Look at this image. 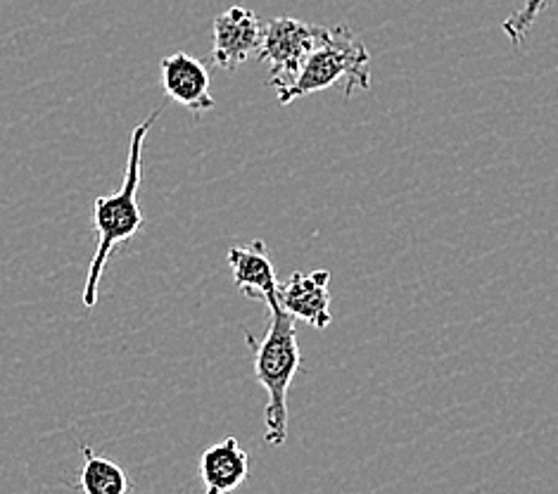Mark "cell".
<instances>
[{
    "instance_id": "cell-1",
    "label": "cell",
    "mask_w": 558,
    "mask_h": 494,
    "mask_svg": "<svg viewBox=\"0 0 558 494\" xmlns=\"http://www.w3.org/2000/svg\"><path fill=\"white\" fill-rule=\"evenodd\" d=\"M162 110L165 108H157L148 119H143V122L131 131L124 181L119 193L96 197V203H93V226H96L98 231V248H96V255L90 260L88 276L84 284L86 310H93V306L98 304V286H100L105 266H108L112 257V252L143 229V212L138 205L141 173H143V143L153 124L157 122V117L162 115Z\"/></svg>"
},
{
    "instance_id": "cell-2",
    "label": "cell",
    "mask_w": 558,
    "mask_h": 494,
    "mask_svg": "<svg viewBox=\"0 0 558 494\" xmlns=\"http://www.w3.org/2000/svg\"><path fill=\"white\" fill-rule=\"evenodd\" d=\"M271 322L267 336L262 340L245 333V340L255 354V376L267 390V407H264V439L269 445L281 447L288 439V390L300 371L302 354L298 342L295 318L283 312L278 300L269 302Z\"/></svg>"
},
{
    "instance_id": "cell-3",
    "label": "cell",
    "mask_w": 558,
    "mask_h": 494,
    "mask_svg": "<svg viewBox=\"0 0 558 494\" xmlns=\"http://www.w3.org/2000/svg\"><path fill=\"white\" fill-rule=\"evenodd\" d=\"M344 82V98H352L354 91H371V58L368 50L348 26H330L326 38L314 48L304 62L295 84L276 93L278 103L290 105L292 100L312 96Z\"/></svg>"
},
{
    "instance_id": "cell-4",
    "label": "cell",
    "mask_w": 558,
    "mask_h": 494,
    "mask_svg": "<svg viewBox=\"0 0 558 494\" xmlns=\"http://www.w3.org/2000/svg\"><path fill=\"white\" fill-rule=\"evenodd\" d=\"M328 26L307 24L295 17H276L262 26L259 60L269 64V84L276 93L295 84L304 62L324 41Z\"/></svg>"
},
{
    "instance_id": "cell-5",
    "label": "cell",
    "mask_w": 558,
    "mask_h": 494,
    "mask_svg": "<svg viewBox=\"0 0 558 494\" xmlns=\"http://www.w3.org/2000/svg\"><path fill=\"white\" fill-rule=\"evenodd\" d=\"M211 62L233 72L259 52L262 24L255 12L243 5L223 10L211 24Z\"/></svg>"
},
{
    "instance_id": "cell-6",
    "label": "cell",
    "mask_w": 558,
    "mask_h": 494,
    "mask_svg": "<svg viewBox=\"0 0 558 494\" xmlns=\"http://www.w3.org/2000/svg\"><path fill=\"white\" fill-rule=\"evenodd\" d=\"M330 272H292L290 278L278 284V304L295 322H304L314 328H328L333 322L330 314Z\"/></svg>"
},
{
    "instance_id": "cell-7",
    "label": "cell",
    "mask_w": 558,
    "mask_h": 494,
    "mask_svg": "<svg viewBox=\"0 0 558 494\" xmlns=\"http://www.w3.org/2000/svg\"><path fill=\"white\" fill-rule=\"evenodd\" d=\"M159 70H162L165 93L171 100L183 105L185 110H191L197 117L215 110L209 72L201 60L189 56V52H174V56H167L162 60Z\"/></svg>"
},
{
    "instance_id": "cell-8",
    "label": "cell",
    "mask_w": 558,
    "mask_h": 494,
    "mask_svg": "<svg viewBox=\"0 0 558 494\" xmlns=\"http://www.w3.org/2000/svg\"><path fill=\"white\" fill-rule=\"evenodd\" d=\"M229 266L238 290L250 300L274 302L278 300V278L269 260L267 245L255 240L250 245H233L229 250Z\"/></svg>"
},
{
    "instance_id": "cell-9",
    "label": "cell",
    "mask_w": 558,
    "mask_h": 494,
    "mask_svg": "<svg viewBox=\"0 0 558 494\" xmlns=\"http://www.w3.org/2000/svg\"><path fill=\"white\" fill-rule=\"evenodd\" d=\"M250 475V457L233 435L211 445L201 457V478L205 494H229Z\"/></svg>"
},
{
    "instance_id": "cell-10",
    "label": "cell",
    "mask_w": 558,
    "mask_h": 494,
    "mask_svg": "<svg viewBox=\"0 0 558 494\" xmlns=\"http://www.w3.org/2000/svg\"><path fill=\"white\" fill-rule=\"evenodd\" d=\"M84 469L78 478V487L84 494H129L131 480L122 466L112 459L96 454L88 445L82 447Z\"/></svg>"
},
{
    "instance_id": "cell-11",
    "label": "cell",
    "mask_w": 558,
    "mask_h": 494,
    "mask_svg": "<svg viewBox=\"0 0 558 494\" xmlns=\"http://www.w3.org/2000/svg\"><path fill=\"white\" fill-rule=\"evenodd\" d=\"M547 5H549V0H525L523 8H518L507 20H504L501 29L509 36L511 46H518L523 41L525 34L533 29L537 17L542 15V10Z\"/></svg>"
}]
</instances>
